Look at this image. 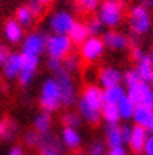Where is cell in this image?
Masks as SVG:
<instances>
[{"label": "cell", "instance_id": "cell-1", "mask_svg": "<svg viewBox=\"0 0 153 155\" xmlns=\"http://www.w3.org/2000/svg\"><path fill=\"white\" fill-rule=\"evenodd\" d=\"M125 10H127L125 0H102L98 5L97 17L100 19L103 27L110 30H116L123 22Z\"/></svg>", "mask_w": 153, "mask_h": 155}, {"label": "cell", "instance_id": "cell-2", "mask_svg": "<svg viewBox=\"0 0 153 155\" xmlns=\"http://www.w3.org/2000/svg\"><path fill=\"white\" fill-rule=\"evenodd\" d=\"M39 107L42 111L46 113H56L61 105V96H59V88L55 77H47L42 81L41 85V91H39Z\"/></svg>", "mask_w": 153, "mask_h": 155}, {"label": "cell", "instance_id": "cell-3", "mask_svg": "<svg viewBox=\"0 0 153 155\" xmlns=\"http://www.w3.org/2000/svg\"><path fill=\"white\" fill-rule=\"evenodd\" d=\"M130 30L134 36H144L151 30V14L145 3L134 5L128 14Z\"/></svg>", "mask_w": 153, "mask_h": 155}, {"label": "cell", "instance_id": "cell-4", "mask_svg": "<svg viewBox=\"0 0 153 155\" xmlns=\"http://www.w3.org/2000/svg\"><path fill=\"white\" fill-rule=\"evenodd\" d=\"M53 77H55L56 83H58V88H59L61 105H64V107L74 105L77 102L78 93H77V85H75L74 78H72V74H69V72L64 71V68H62Z\"/></svg>", "mask_w": 153, "mask_h": 155}, {"label": "cell", "instance_id": "cell-5", "mask_svg": "<svg viewBox=\"0 0 153 155\" xmlns=\"http://www.w3.org/2000/svg\"><path fill=\"white\" fill-rule=\"evenodd\" d=\"M74 44L69 39L67 35H50L47 36V44H46V53L49 58L59 60L62 61L67 55L72 53Z\"/></svg>", "mask_w": 153, "mask_h": 155}, {"label": "cell", "instance_id": "cell-6", "mask_svg": "<svg viewBox=\"0 0 153 155\" xmlns=\"http://www.w3.org/2000/svg\"><path fill=\"white\" fill-rule=\"evenodd\" d=\"M105 44L100 36H89L86 41L80 44V58L86 63H97L105 55Z\"/></svg>", "mask_w": 153, "mask_h": 155}, {"label": "cell", "instance_id": "cell-7", "mask_svg": "<svg viewBox=\"0 0 153 155\" xmlns=\"http://www.w3.org/2000/svg\"><path fill=\"white\" fill-rule=\"evenodd\" d=\"M46 44H47V35L42 31H31L22 39V49L21 53L24 57H39L46 53Z\"/></svg>", "mask_w": 153, "mask_h": 155}, {"label": "cell", "instance_id": "cell-8", "mask_svg": "<svg viewBox=\"0 0 153 155\" xmlns=\"http://www.w3.org/2000/svg\"><path fill=\"white\" fill-rule=\"evenodd\" d=\"M125 94H127L134 105H144V107H153V88L147 81H138L128 88H125Z\"/></svg>", "mask_w": 153, "mask_h": 155}, {"label": "cell", "instance_id": "cell-9", "mask_svg": "<svg viewBox=\"0 0 153 155\" xmlns=\"http://www.w3.org/2000/svg\"><path fill=\"white\" fill-rule=\"evenodd\" d=\"M74 22L75 19L70 11L58 10L49 17V28L52 30V35H67Z\"/></svg>", "mask_w": 153, "mask_h": 155}, {"label": "cell", "instance_id": "cell-10", "mask_svg": "<svg viewBox=\"0 0 153 155\" xmlns=\"http://www.w3.org/2000/svg\"><path fill=\"white\" fill-rule=\"evenodd\" d=\"M39 64H41L39 57H24L21 72H19V75H17V81H19L21 86L27 88V86L31 85V81L34 80L36 74H38Z\"/></svg>", "mask_w": 153, "mask_h": 155}, {"label": "cell", "instance_id": "cell-11", "mask_svg": "<svg viewBox=\"0 0 153 155\" xmlns=\"http://www.w3.org/2000/svg\"><path fill=\"white\" fill-rule=\"evenodd\" d=\"M36 149L39 150V155H64L66 153V149L61 144L59 138L52 132L41 135V141Z\"/></svg>", "mask_w": 153, "mask_h": 155}, {"label": "cell", "instance_id": "cell-12", "mask_svg": "<svg viewBox=\"0 0 153 155\" xmlns=\"http://www.w3.org/2000/svg\"><path fill=\"white\" fill-rule=\"evenodd\" d=\"M102 41L105 44V47L110 50H127L131 45L130 38L119 30H108L103 35Z\"/></svg>", "mask_w": 153, "mask_h": 155}, {"label": "cell", "instance_id": "cell-13", "mask_svg": "<svg viewBox=\"0 0 153 155\" xmlns=\"http://www.w3.org/2000/svg\"><path fill=\"white\" fill-rule=\"evenodd\" d=\"M22 63H24V55L21 52H13L8 55L6 61L2 64V74L6 80H17V75L21 72L22 68Z\"/></svg>", "mask_w": 153, "mask_h": 155}, {"label": "cell", "instance_id": "cell-14", "mask_svg": "<svg viewBox=\"0 0 153 155\" xmlns=\"http://www.w3.org/2000/svg\"><path fill=\"white\" fill-rule=\"evenodd\" d=\"M59 141L64 146V149L77 152L83 146V136H81L78 129H74V127H62L61 135H59Z\"/></svg>", "mask_w": 153, "mask_h": 155}, {"label": "cell", "instance_id": "cell-15", "mask_svg": "<svg viewBox=\"0 0 153 155\" xmlns=\"http://www.w3.org/2000/svg\"><path fill=\"white\" fill-rule=\"evenodd\" d=\"M97 80H98V86L102 89L111 88L116 85H122V72L114 66H105L98 71Z\"/></svg>", "mask_w": 153, "mask_h": 155}, {"label": "cell", "instance_id": "cell-16", "mask_svg": "<svg viewBox=\"0 0 153 155\" xmlns=\"http://www.w3.org/2000/svg\"><path fill=\"white\" fill-rule=\"evenodd\" d=\"M80 99H83L88 105H91L95 110H100L103 105V89L95 83H88L83 88Z\"/></svg>", "mask_w": 153, "mask_h": 155}, {"label": "cell", "instance_id": "cell-17", "mask_svg": "<svg viewBox=\"0 0 153 155\" xmlns=\"http://www.w3.org/2000/svg\"><path fill=\"white\" fill-rule=\"evenodd\" d=\"M77 113L80 114L81 121L91 124V125H97L98 122L102 121V116H100V110H95L91 105H88L83 99L77 97Z\"/></svg>", "mask_w": 153, "mask_h": 155}, {"label": "cell", "instance_id": "cell-18", "mask_svg": "<svg viewBox=\"0 0 153 155\" xmlns=\"http://www.w3.org/2000/svg\"><path fill=\"white\" fill-rule=\"evenodd\" d=\"M147 135H148V132L144 129V127L136 125V124L131 125V136H130V141H128V147L133 153H136V155L142 153Z\"/></svg>", "mask_w": 153, "mask_h": 155}, {"label": "cell", "instance_id": "cell-19", "mask_svg": "<svg viewBox=\"0 0 153 155\" xmlns=\"http://www.w3.org/2000/svg\"><path fill=\"white\" fill-rule=\"evenodd\" d=\"M3 36L10 44H19V42H22L25 33L16 19H8L3 25Z\"/></svg>", "mask_w": 153, "mask_h": 155}, {"label": "cell", "instance_id": "cell-20", "mask_svg": "<svg viewBox=\"0 0 153 155\" xmlns=\"http://www.w3.org/2000/svg\"><path fill=\"white\" fill-rule=\"evenodd\" d=\"M105 144L106 147H120L123 144L122 130L119 124H106L105 125Z\"/></svg>", "mask_w": 153, "mask_h": 155}, {"label": "cell", "instance_id": "cell-21", "mask_svg": "<svg viewBox=\"0 0 153 155\" xmlns=\"http://www.w3.org/2000/svg\"><path fill=\"white\" fill-rule=\"evenodd\" d=\"M67 36H69V39L72 41V44H74V45H80L83 41H86L91 35H89L88 27H86L84 22H81V21H75L74 25L70 27V30H69Z\"/></svg>", "mask_w": 153, "mask_h": 155}, {"label": "cell", "instance_id": "cell-22", "mask_svg": "<svg viewBox=\"0 0 153 155\" xmlns=\"http://www.w3.org/2000/svg\"><path fill=\"white\" fill-rule=\"evenodd\" d=\"M52 124H53L52 114L46 113V111H41V113L36 114L34 119H33V130H36L39 135L50 133L52 132Z\"/></svg>", "mask_w": 153, "mask_h": 155}, {"label": "cell", "instance_id": "cell-23", "mask_svg": "<svg viewBox=\"0 0 153 155\" xmlns=\"http://www.w3.org/2000/svg\"><path fill=\"white\" fill-rule=\"evenodd\" d=\"M14 19L25 30V28H31V27L34 25L36 17L33 16V13L30 11V8L27 5H21V6H17V10L14 13Z\"/></svg>", "mask_w": 153, "mask_h": 155}, {"label": "cell", "instance_id": "cell-24", "mask_svg": "<svg viewBox=\"0 0 153 155\" xmlns=\"http://www.w3.org/2000/svg\"><path fill=\"white\" fill-rule=\"evenodd\" d=\"M116 107H117V111H119V116L120 119L123 121H130L133 117V111H134V102H131V99L125 94L117 104H116Z\"/></svg>", "mask_w": 153, "mask_h": 155}, {"label": "cell", "instance_id": "cell-25", "mask_svg": "<svg viewBox=\"0 0 153 155\" xmlns=\"http://www.w3.org/2000/svg\"><path fill=\"white\" fill-rule=\"evenodd\" d=\"M100 116L106 124H119L122 121L117 111V107L114 104H103L100 108Z\"/></svg>", "mask_w": 153, "mask_h": 155}, {"label": "cell", "instance_id": "cell-26", "mask_svg": "<svg viewBox=\"0 0 153 155\" xmlns=\"http://www.w3.org/2000/svg\"><path fill=\"white\" fill-rule=\"evenodd\" d=\"M125 96V86L123 85H116L111 88L103 89V104H117L119 100Z\"/></svg>", "mask_w": 153, "mask_h": 155}, {"label": "cell", "instance_id": "cell-27", "mask_svg": "<svg viewBox=\"0 0 153 155\" xmlns=\"http://www.w3.org/2000/svg\"><path fill=\"white\" fill-rule=\"evenodd\" d=\"M150 107H144V105H136L134 107V111H133V117L131 119L134 121L136 125H141V127H145L147 124V119H148V114H150Z\"/></svg>", "mask_w": 153, "mask_h": 155}, {"label": "cell", "instance_id": "cell-28", "mask_svg": "<svg viewBox=\"0 0 153 155\" xmlns=\"http://www.w3.org/2000/svg\"><path fill=\"white\" fill-rule=\"evenodd\" d=\"M136 71H138V74L141 77L142 81H148V78L151 77L153 74V66L150 64V61H148V57H144L138 61V66H136Z\"/></svg>", "mask_w": 153, "mask_h": 155}, {"label": "cell", "instance_id": "cell-29", "mask_svg": "<svg viewBox=\"0 0 153 155\" xmlns=\"http://www.w3.org/2000/svg\"><path fill=\"white\" fill-rule=\"evenodd\" d=\"M61 63H62V68H64V71H67L69 74H75V72H78V69H80L81 58H80L78 55L70 53V55H67Z\"/></svg>", "mask_w": 153, "mask_h": 155}, {"label": "cell", "instance_id": "cell-30", "mask_svg": "<svg viewBox=\"0 0 153 155\" xmlns=\"http://www.w3.org/2000/svg\"><path fill=\"white\" fill-rule=\"evenodd\" d=\"M61 122L64 127H74V129H77V127L81 125V117H80V114L77 111H66L61 116Z\"/></svg>", "mask_w": 153, "mask_h": 155}, {"label": "cell", "instance_id": "cell-31", "mask_svg": "<svg viewBox=\"0 0 153 155\" xmlns=\"http://www.w3.org/2000/svg\"><path fill=\"white\" fill-rule=\"evenodd\" d=\"M138 81H141V77H139V74H138L136 68L122 72V83L127 86V88L131 86V85H134V83H138Z\"/></svg>", "mask_w": 153, "mask_h": 155}, {"label": "cell", "instance_id": "cell-32", "mask_svg": "<svg viewBox=\"0 0 153 155\" xmlns=\"http://www.w3.org/2000/svg\"><path fill=\"white\" fill-rule=\"evenodd\" d=\"M86 155H106V144L100 140H95L88 146Z\"/></svg>", "mask_w": 153, "mask_h": 155}, {"label": "cell", "instance_id": "cell-33", "mask_svg": "<svg viewBox=\"0 0 153 155\" xmlns=\"http://www.w3.org/2000/svg\"><path fill=\"white\" fill-rule=\"evenodd\" d=\"M39 141H41V135L36 130H28L24 135V143H25L27 147H30V149H36V147H38Z\"/></svg>", "mask_w": 153, "mask_h": 155}, {"label": "cell", "instance_id": "cell-34", "mask_svg": "<svg viewBox=\"0 0 153 155\" xmlns=\"http://www.w3.org/2000/svg\"><path fill=\"white\" fill-rule=\"evenodd\" d=\"M86 27H88V31L91 36H98L102 31H103V24L100 22V19L95 16V17H91L88 22H86Z\"/></svg>", "mask_w": 153, "mask_h": 155}, {"label": "cell", "instance_id": "cell-35", "mask_svg": "<svg viewBox=\"0 0 153 155\" xmlns=\"http://www.w3.org/2000/svg\"><path fill=\"white\" fill-rule=\"evenodd\" d=\"M74 2H75L77 8H80L81 11L89 13V11H94V10H97L102 0H74Z\"/></svg>", "mask_w": 153, "mask_h": 155}, {"label": "cell", "instance_id": "cell-36", "mask_svg": "<svg viewBox=\"0 0 153 155\" xmlns=\"http://www.w3.org/2000/svg\"><path fill=\"white\" fill-rule=\"evenodd\" d=\"M6 124H5V136H3V140L6 141H11L16 138V135H17V124L13 121V119H5Z\"/></svg>", "mask_w": 153, "mask_h": 155}, {"label": "cell", "instance_id": "cell-37", "mask_svg": "<svg viewBox=\"0 0 153 155\" xmlns=\"http://www.w3.org/2000/svg\"><path fill=\"white\" fill-rule=\"evenodd\" d=\"M27 6L30 8V11L33 13V16H34V17L41 16V14L44 13V8H46V6H44V5L41 3V0H30Z\"/></svg>", "mask_w": 153, "mask_h": 155}, {"label": "cell", "instance_id": "cell-38", "mask_svg": "<svg viewBox=\"0 0 153 155\" xmlns=\"http://www.w3.org/2000/svg\"><path fill=\"white\" fill-rule=\"evenodd\" d=\"M47 68H49V71L52 72V74L55 75L56 72H59V71L62 69V63H61L59 60H53V58H49V61H47Z\"/></svg>", "mask_w": 153, "mask_h": 155}, {"label": "cell", "instance_id": "cell-39", "mask_svg": "<svg viewBox=\"0 0 153 155\" xmlns=\"http://www.w3.org/2000/svg\"><path fill=\"white\" fill-rule=\"evenodd\" d=\"M142 153L153 155V133H148V135H147V140H145V144H144Z\"/></svg>", "mask_w": 153, "mask_h": 155}, {"label": "cell", "instance_id": "cell-40", "mask_svg": "<svg viewBox=\"0 0 153 155\" xmlns=\"http://www.w3.org/2000/svg\"><path fill=\"white\" fill-rule=\"evenodd\" d=\"M120 130H122V140H123V144H128L130 136H131V125H128V124L120 125Z\"/></svg>", "mask_w": 153, "mask_h": 155}, {"label": "cell", "instance_id": "cell-41", "mask_svg": "<svg viewBox=\"0 0 153 155\" xmlns=\"http://www.w3.org/2000/svg\"><path fill=\"white\" fill-rule=\"evenodd\" d=\"M145 57V53H144V50L139 47V45H136V47H133L131 49V58H133V61H139L141 58H144Z\"/></svg>", "mask_w": 153, "mask_h": 155}, {"label": "cell", "instance_id": "cell-42", "mask_svg": "<svg viewBox=\"0 0 153 155\" xmlns=\"http://www.w3.org/2000/svg\"><path fill=\"white\" fill-rule=\"evenodd\" d=\"M106 155H128V152L123 146H120V147H111L106 152Z\"/></svg>", "mask_w": 153, "mask_h": 155}, {"label": "cell", "instance_id": "cell-43", "mask_svg": "<svg viewBox=\"0 0 153 155\" xmlns=\"http://www.w3.org/2000/svg\"><path fill=\"white\" fill-rule=\"evenodd\" d=\"M8 55H10V50H8V49L5 47V45H2V44H0V66H2L3 63L6 61Z\"/></svg>", "mask_w": 153, "mask_h": 155}, {"label": "cell", "instance_id": "cell-44", "mask_svg": "<svg viewBox=\"0 0 153 155\" xmlns=\"http://www.w3.org/2000/svg\"><path fill=\"white\" fill-rule=\"evenodd\" d=\"M148 133H153V107H151V110H150V114H148V119H147V124L145 127H144Z\"/></svg>", "mask_w": 153, "mask_h": 155}, {"label": "cell", "instance_id": "cell-45", "mask_svg": "<svg viewBox=\"0 0 153 155\" xmlns=\"http://www.w3.org/2000/svg\"><path fill=\"white\" fill-rule=\"evenodd\" d=\"M8 155H25V152H24V147L22 146H13V147L8 150Z\"/></svg>", "mask_w": 153, "mask_h": 155}, {"label": "cell", "instance_id": "cell-46", "mask_svg": "<svg viewBox=\"0 0 153 155\" xmlns=\"http://www.w3.org/2000/svg\"><path fill=\"white\" fill-rule=\"evenodd\" d=\"M5 124H6V121H0V141L5 136Z\"/></svg>", "mask_w": 153, "mask_h": 155}, {"label": "cell", "instance_id": "cell-47", "mask_svg": "<svg viewBox=\"0 0 153 155\" xmlns=\"http://www.w3.org/2000/svg\"><path fill=\"white\" fill-rule=\"evenodd\" d=\"M41 3H42L44 6H47V5H50V3H53V0H41Z\"/></svg>", "mask_w": 153, "mask_h": 155}, {"label": "cell", "instance_id": "cell-48", "mask_svg": "<svg viewBox=\"0 0 153 155\" xmlns=\"http://www.w3.org/2000/svg\"><path fill=\"white\" fill-rule=\"evenodd\" d=\"M148 61H150V64L153 66V49L150 50V55H148Z\"/></svg>", "mask_w": 153, "mask_h": 155}, {"label": "cell", "instance_id": "cell-49", "mask_svg": "<svg viewBox=\"0 0 153 155\" xmlns=\"http://www.w3.org/2000/svg\"><path fill=\"white\" fill-rule=\"evenodd\" d=\"M147 8H153V0H147Z\"/></svg>", "mask_w": 153, "mask_h": 155}, {"label": "cell", "instance_id": "cell-50", "mask_svg": "<svg viewBox=\"0 0 153 155\" xmlns=\"http://www.w3.org/2000/svg\"><path fill=\"white\" fill-rule=\"evenodd\" d=\"M147 83H148V85H150V86L153 88V74H151V77L148 78V81H147Z\"/></svg>", "mask_w": 153, "mask_h": 155}, {"label": "cell", "instance_id": "cell-51", "mask_svg": "<svg viewBox=\"0 0 153 155\" xmlns=\"http://www.w3.org/2000/svg\"><path fill=\"white\" fill-rule=\"evenodd\" d=\"M74 155H83V153H80V152H75V153H74Z\"/></svg>", "mask_w": 153, "mask_h": 155}, {"label": "cell", "instance_id": "cell-52", "mask_svg": "<svg viewBox=\"0 0 153 155\" xmlns=\"http://www.w3.org/2000/svg\"><path fill=\"white\" fill-rule=\"evenodd\" d=\"M0 75H2V72H0Z\"/></svg>", "mask_w": 153, "mask_h": 155}]
</instances>
